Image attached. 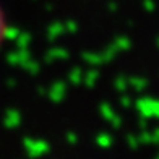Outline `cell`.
<instances>
[{"label": "cell", "mask_w": 159, "mask_h": 159, "mask_svg": "<svg viewBox=\"0 0 159 159\" xmlns=\"http://www.w3.org/2000/svg\"><path fill=\"white\" fill-rule=\"evenodd\" d=\"M5 31H7V23H5V15L2 8H0V46L3 42V38H5Z\"/></svg>", "instance_id": "6da1fadb"}]
</instances>
